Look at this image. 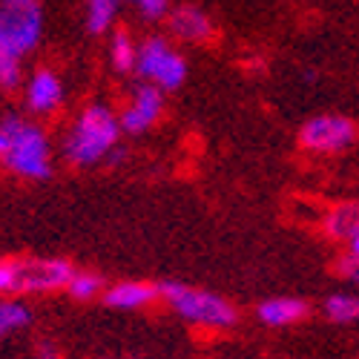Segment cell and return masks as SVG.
<instances>
[{
    "mask_svg": "<svg viewBox=\"0 0 359 359\" xmlns=\"http://www.w3.org/2000/svg\"><path fill=\"white\" fill-rule=\"evenodd\" d=\"M121 135L118 112L104 101H93L75 112L61 135L57 153L72 170H89L107 164V158L121 147Z\"/></svg>",
    "mask_w": 359,
    "mask_h": 359,
    "instance_id": "cell-1",
    "label": "cell"
},
{
    "mask_svg": "<svg viewBox=\"0 0 359 359\" xmlns=\"http://www.w3.org/2000/svg\"><path fill=\"white\" fill-rule=\"evenodd\" d=\"M0 133L6 138V153L0 167L23 182H49L55 172V147L49 133L35 118L9 112L0 121Z\"/></svg>",
    "mask_w": 359,
    "mask_h": 359,
    "instance_id": "cell-2",
    "label": "cell"
},
{
    "mask_svg": "<svg viewBox=\"0 0 359 359\" xmlns=\"http://www.w3.org/2000/svg\"><path fill=\"white\" fill-rule=\"evenodd\" d=\"M158 302H164L182 322L193 327H204V331H213V334L233 331L238 325V311L230 299L204 287H193L178 279L158 282Z\"/></svg>",
    "mask_w": 359,
    "mask_h": 359,
    "instance_id": "cell-3",
    "label": "cell"
},
{
    "mask_svg": "<svg viewBox=\"0 0 359 359\" xmlns=\"http://www.w3.org/2000/svg\"><path fill=\"white\" fill-rule=\"evenodd\" d=\"M135 75L144 83H153L161 93H175L182 89L187 75H190V64L184 52L175 46V41H170L167 35H149L144 41H138V61H135Z\"/></svg>",
    "mask_w": 359,
    "mask_h": 359,
    "instance_id": "cell-4",
    "label": "cell"
},
{
    "mask_svg": "<svg viewBox=\"0 0 359 359\" xmlns=\"http://www.w3.org/2000/svg\"><path fill=\"white\" fill-rule=\"evenodd\" d=\"M43 41V12L38 0H0V52L32 55Z\"/></svg>",
    "mask_w": 359,
    "mask_h": 359,
    "instance_id": "cell-5",
    "label": "cell"
},
{
    "mask_svg": "<svg viewBox=\"0 0 359 359\" xmlns=\"http://www.w3.org/2000/svg\"><path fill=\"white\" fill-rule=\"evenodd\" d=\"M299 149L316 158H331L342 156L359 141V127L353 118L339 115V112H319L311 115L308 121L299 127Z\"/></svg>",
    "mask_w": 359,
    "mask_h": 359,
    "instance_id": "cell-6",
    "label": "cell"
},
{
    "mask_svg": "<svg viewBox=\"0 0 359 359\" xmlns=\"http://www.w3.org/2000/svg\"><path fill=\"white\" fill-rule=\"evenodd\" d=\"M15 264V296H49L64 290L72 276V262L57 256H26L12 259Z\"/></svg>",
    "mask_w": 359,
    "mask_h": 359,
    "instance_id": "cell-7",
    "label": "cell"
},
{
    "mask_svg": "<svg viewBox=\"0 0 359 359\" xmlns=\"http://www.w3.org/2000/svg\"><path fill=\"white\" fill-rule=\"evenodd\" d=\"M164 109H167V101H164L161 89H156L153 83L138 81L130 89L127 104L118 109V124H121V133L124 135H147L149 130L158 127V121L164 118Z\"/></svg>",
    "mask_w": 359,
    "mask_h": 359,
    "instance_id": "cell-8",
    "label": "cell"
},
{
    "mask_svg": "<svg viewBox=\"0 0 359 359\" xmlns=\"http://www.w3.org/2000/svg\"><path fill=\"white\" fill-rule=\"evenodd\" d=\"M20 95H23V109L32 118H52L55 112H61L67 101V86L57 69L52 67H38L32 69L23 83H20Z\"/></svg>",
    "mask_w": 359,
    "mask_h": 359,
    "instance_id": "cell-9",
    "label": "cell"
},
{
    "mask_svg": "<svg viewBox=\"0 0 359 359\" xmlns=\"http://www.w3.org/2000/svg\"><path fill=\"white\" fill-rule=\"evenodd\" d=\"M167 32L170 41L184 43V46H204L216 38V23L198 4H175L170 6L167 18Z\"/></svg>",
    "mask_w": 359,
    "mask_h": 359,
    "instance_id": "cell-10",
    "label": "cell"
},
{
    "mask_svg": "<svg viewBox=\"0 0 359 359\" xmlns=\"http://www.w3.org/2000/svg\"><path fill=\"white\" fill-rule=\"evenodd\" d=\"M104 305L109 311H124V313H135L144 311L149 305L158 302V282H144V279H124V282H115L107 285L104 293Z\"/></svg>",
    "mask_w": 359,
    "mask_h": 359,
    "instance_id": "cell-11",
    "label": "cell"
},
{
    "mask_svg": "<svg viewBox=\"0 0 359 359\" xmlns=\"http://www.w3.org/2000/svg\"><path fill=\"white\" fill-rule=\"evenodd\" d=\"M308 313H311L308 302L305 299H296V296H271L256 305V319L264 327H273V331L299 325L302 319H308Z\"/></svg>",
    "mask_w": 359,
    "mask_h": 359,
    "instance_id": "cell-12",
    "label": "cell"
},
{
    "mask_svg": "<svg viewBox=\"0 0 359 359\" xmlns=\"http://www.w3.org/2000/svg\"><path fill=\"white\" fill-rule=\"evenodd\" d=\"M322 230L334 242H348L359 236V201H339L322 216Z\"/></svg>",
    "mask_w": 359,
    "mask_h": 359,
    "instance_id": "cell-13",
    "label": "cell"
},
{
    "mask_svg": "<svg viewBox=\"0 0 359 359\" xmlns=\"http://www.w3.org/2000/svg\"><path fill=\"white\" fill-rule=\"evenodd\" d=\"M107 61L115 75H135V61H138V41L133 38L130 29H112L109 43H107Z\"/></svg>",
    "mask_w": 359,
    "mask_h": 359,
    "instance_id": "cell-14",
    "label": "cell"
},
{
    "mask_svg": "<svg viewBox=\"0 0 359 359\" xmlns=\"http://www.w3.org/2000/svg\"><path fill=\"white\" fill-rule=\"evenodd\" d=\"M35 322V311L23 296H0V342L23 334Z\"/></svg>",
    "mask_w": 359,
    "mask_h": 359,
    "instance_id": "cell-15",
    "label": "cell"
},
{
    "mask_svg": "<svg viewBox=\"0 0 359 359\" xmlns=\"http://www.w3.org/2000/svg\"><path fill=\"white\" fill-rule=\"evenodd\" d=\"M118 15H121V0H83V26L93 38L109 35Z\"/></svg>",
    "mask_w": 359,
    "mask_h": 359,
    "instance_id": "cell-16",
    "label": "cell"
},
{
    "mask_svg": "<svg viewBox=\"0 0 359 359\" xmlns=\"http://www.w3.org/2000/svg\"><path fill=\"white\" fill-rule=\"evenodd\" d=\"M322 316L334 325H359V293L339 290L322 302Z\"/></svg>",
    "mask_w": 359,
    "mask_h": 359,
    "instance_id": "cell-17",
    "label": "cell"
},
{
    "mask_svg": "<svg viewBox=\"0 0 359 359\" xmlns=\"http://www.w3.org/2000/svg\"><path fill=\"white\" fill-rule=\"evenodd\" d=\"M69 299H75V302H93V299H98L104 293V279L93 271H72L67 287Z\"/></svg>",
    "mask_w": 359,
    "mask_h": 359,
    "instance_id": "cell-18",
    "label": "cell"
},
{
    "mask_svg": "<svg viewBox=\"0 0 359 359\" xmlns=\"http://www.w3.org/2000/svg\"><path fill=\"white\" fill-rule=\"evenodd\" d=\"M23 78H26L23 57L9 55V52H0V89H4V93H18Z\"/></svg>",
    "mask_w": 359,
    "mask_h": 359,
    "instance_id": "cell-19",
    "label": "cell"
},
{
    "mask_svg": "<svg viewBox=\"0 0 359 359\" xmlns=\"http://www.w3.org/2000/svg\"><path fill=\"white\" fill-rule=\"evenodd\" d=\"M138 15L147 20V23H158L167 18L170 6H172V0H138Z\"/></svg>",
    "mask_w": 359,
    "mask_h": 359,
    "instance_id": "cell-20",
    "label": "cell"
},
{
    "mask_svg": "<svg viewBox=\"0 0 359 359\" xmlns=\"http://www.w3.org/2000/svg\"><path fill=\"white\" fill-rule=\"evenodd\" d=\"M0 296H15V264H12V259H0Z\"/></svg>",
    "mask_w": 359,
    "mask_h": 359,
    "instance_id": "cell-21",
    "label": "cell"
},
{
    "mask_svg": "<svg viewBox=\"0 0 359 359\" xmlns=\"http://www.w3.org/2000/svg\"><path fill=\"white\" fill-rule=\"evenodd\" d=\"M337 273H339L342 279H348V282H353V285L359 287V267H356L348 256H342V259L337 262Z\"/></svg>",
    "mask_w": 359,
    "mask_h": 359,
    "instance_id": "cell-22",
    "label": "cell"
},
{
    "mask_svg": "<svg viewBox=\"0 0 359 359\" xmlns=\"http://www.w3.org/2000/svg\"><path fill=\"white\" fill-rule=\"evenodd\" d=\"M32 359H61V353H57V348L52 342H41L35 348V356Z\"/></svg>",
    "mask_w": 359,
    "mask_h": 359,
    "instance_id": "cell-23",
    "label": "cell"
},
{
    "mask_svg": "<svg viewBox=\"0 0 359 359\" xmlns=\"http://www.w3.org/2000/svg\"><path fill=\"white\" fill-rule=\"evenodd\" d=\"M345 245H348V250H345V256H348V259H351V262H353V264L359 267V236H353V238H348V242H345Z\"/></svg>",
    "mask_w": 359,
    "mask_h": 359,
    "instance_id": "cell-24",
    "label": "cell"
},
{
    "mask_svg": "<svg viewBox=\"0 0 359 359\" xmlns=\"http://www.w3.org/2000/svg\"><path fill=\"white\" fill-rule=\"evenodd\" d=\"M4 153H6V138H4V133H0V161H4Z\"/></svg>",
    "mask_w": 359,
    "mask_h": 359,
    "instance_id": "cell-25",
    "label": "cell"
},
{
    "mask_svg": "<svg viewBox=\"0 0 359 359\" xmlns=\"http://www.w3.org/2000/svg\"><path fill=\"white\" fill-rule=\"evenodd\" d=\"M121 4H138V0H121Z\"/></svg>",
    "mask_w": 359,
    "mask_h": 359,
    "instance_id": "cell-26",
    "label": "cell"
}]
</instances>
